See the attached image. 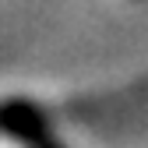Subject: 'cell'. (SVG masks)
Masks as SVG:
<instances>
[{"label": "cell", "mask_w": 148, "mask_h": 148, "mask_svg": "<svg viewBox=\"0 0 148 148\" xmlns=\"http://www.w3.org/2000/svg\"><path fill=\"white\" fill-rule=\"evenodd\" d=\"M4 127H7V134L18 145H25V148H64L53 138V131L46 127V120L35 113L28 102H11L7 113H4Z\"/></svg>", "instance_id": "6da1fadb"}]
</instances>
